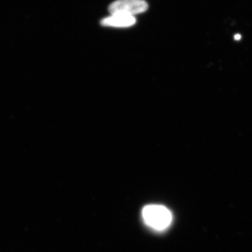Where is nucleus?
I'll return each instance as SVG.
<instances>
[{
  "label": "nucleus",
  "mask_w": 252,
  "mask_h": 252,
  "mask_svg": "<svg viewBox=\"0 0 252 252\" xmlns=\"http://www.w3.org/2000/svg\"><path fill=\"white\" fill-rule=\"evenodd\" d=\"M145 223L156 230H164L170 225L172 215L166 207L162 205H147L142 210Z\"/></svg>",
  "instance_id": "nucleus-1"
},
{
  "label": "nucleus",
  "mask_w": 252,
  "mask_h": 252,
  "mask_svg": "<svg viewBox=\"0 0 252 252\" xmlns=\"http://www.w3.org/2000/svg\"><path fill=\"white\" fill-rule=\"evenodd\" d=\"M149 5L144 0H117L109 5L111 14H124L134 16L148 9Z\"/></svg>",
  "instance_id": "nucleus-2"
},
{
  "label": "nucleus",
  "mask_w": 252,
  "mask_h": 252,
  "mask_svg": "<svg viewBox=\"0 0 252 252\" xmlns=\"http://www.w3.org/2000/svg\"><path fill=\"white\" fill-rule=\"evenodd\" d=\"M136 18L134 16L124 14H111L109 17L101 21V25L107 27L128 28L134 26Z\"/></svg>",
  "instance_id": "nucleus-3"
}]
</instances>
